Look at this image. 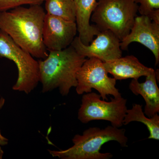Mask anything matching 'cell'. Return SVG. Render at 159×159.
<instances>
[{"label": "cell", "instance_id": "obj_1", "mask_svg": "<svg viewBox=\"0 0 159 159\" xmlns=\"http://www.w3.org/2000/svg\"><path fill=\"white\" fill-rule=\"evenodd\" d=\"M46 14L43 8L37 5L0 11V30L33 57L45 59L48 55L43 39Z\"/></svg>", "mask_w": 159, "mask_h": 159}, {"label": "cell", "instance_id": "obj_2", "mask_svg": "<svg viewBox=\"0 0 159 159\" xmlns=\"http://www.w3.org/2000/svg\"><path fill=\"white\" fill-rule=\"evenodd\" d=\"M49 51L48 57L38 61L42 92L58 89L61 95L67 96L72 88L77 87V72L86 58L72 45L60 51Z\"/></svg>", "mask_w": 159, "mask_h": 159}, {"label": "cell", "instance_id": "obj_3", "mask_svg": "<svg viewBox=\"0 0 159 159\" xmlns=\"http://www.w3.org/2000/svg\"><path fill=\"white\" fill-rule=\"evenodd\" d=\"M125 129L108 125L104 129L90 127L82 135L76 134L72 139L74 145L66 150H48L53 157L61 159H110V152L101 153L102 145L110 141H116L122 147L127 146L128 138Z\"/></svg>", "mask_w": 159, "mask_h": 159}, {"label": "cell", "instance_id": "obj_4", "mask_svg": "<svg viewBox=\"0 0 159 159\" xmlns=\"http://www.w3.org/2000/svg\"><path fill=\"white\" fill-rule=\"evenodd\" d=\"M139 7L134 0H98L91 20L99 31L110 30L121 42L130 32Z\"/></svg>", "mask_w": 159, "mask_h": 159}, {"label": "cell", "instance_id": "obj_5", "mask_svg": "<svg viewBox=\"0 0 159 159\" xmlns=\"http://www.w3.org/2000/svg\"><path fill=\"white\" fill-rule=\"evenodd\" d=\"M0 57L12 61L18 69L14 90L29 94L39 82V64L30 53L18 45L8 34L0 30Z\"/></svg>", "mask_w": 159, "mask_h": 159}, {"label": "cell", "instance_id": "obj_6", "mask_svg": "<svg viewBox=\"0 0 159 159\" xmlns=\"http://www.w3.org/2000/svg\"><path fill=\"white\" fill-rule=\"evenodd\" d=\"M101 98L95 93L84 94L78 112L79 121L87 123L93 120H105L112 126L122 127L127 110V100L121 97L111 98L108 102Z\"/></svg>", "mask_w": 159, "mask_h": 159}, {"label": "cell", "instance_id": "obj_7", "mask_svg": "<svg viewBox=\"0 0 159 159\" xmlns=\"http://www.w3.org/2000/svg\"><path fill=\"white\" fill-rule=\"evenodd\" d=\"M77 79L76 92L78 95L91 93L94 89L103 100H108L109 95L116 98L122 97L116 88V80L108 77L103 62L96 57L86 60L77 72Z\"/></svg>", "mask_w": 159, "mask_h": 159}, {"label": "cell", "instance_id": "obj_8", "mask_svg": "<svg viewBox=\"0 0 159 159\" xmlns=\"http://www.w3.org/2000/svg\"><path fill=\"white\" fill-rule=\"evenodd\" d=\"M120 41L110 30L100 31L88 45L84 44L78 36L71 43L78 54L86 58L96 57L106 62L122 56Z\"/></svg>", "mask_w": 159, "mask_h": 159}, {"label": "cell", "instance_id": "obj_9", "mask_svg": "<svg viewBox=\"0 0 159 159\" xmlns=\"http://www.w3.org/2000/svg\"><path fill=\"white\" fill-rule=\"evenodd\" d=\"M77 31L76 22L46 13L43 29V42L49 51H60L70 46Z\"/></svg>", "mask_w": 159, "mask_h": 159}, {"label": "cell", "instance_id": "obj_10", "mask_svg": "<svg viewBox=\"0 0 159 159\" xmlns=\"http://www.w3.org/2000/svg\"><path fill=\"white\" fill-rule=\"evenodd\" d=\"M133 42H138L148 48L155 57V65L159 62V24L148 16L141 15L135 18L129 34L120 42L121 50L126 51Z\"/></svg>", "mask_w": 159, "mask_h": 159}, {"label": "cell", "instance_id": "obj_11", "mask_svg": "<svg viewBox=\"0 0 159 159\" xmlns=\"http://www.w3.org/2000/svg\"><path fill=\"white\" fill-rule=\"evenodd\" d=\"M103 64L107 72L116 80L129 78L139 80L140 77H146L155 71L142 64L133 55L122 57L103 62Z\"/></svg>", "mask_w": 159, "mask_h": 159}, {"label": "cell", "instance_id": "obj_12", "mask_svg": "<svg viewBox=\"0 0 159 159\" xmlns=\"http://www.w3.org/2000/svg\"><path fill=\"white\" fill-rule=\"evenodd\" d=\"M129 89L133 93L140 95L145 99L144 114L148 118L159 112V89L157 84L155 71L146 76L145 82L139 83L137 79H133L129 84Z\"/></svg>", "mask_w": 159, "mask_h": 159}, {"label": "cell", "instance_id": "obj_13", "mask_svg": "<svg viewBox=\"0 0 159 159\" xmlns=\"http://www.w3.org/2000/svg\"><path fill=\"white\" fill-rule=\"evenodd\" d=\"M76 23L78 37L84 44L88 45L100 31L90 24L91 16L97 4V0H74Z\"/></svg>", "mask_w": 159, "mask_h": 159}, {"label": "cell", "instance_id": "obj_14", "mask_svg": "<svg viewBox=\"0 0 159 159\" xmlns=\"http://www.w3.org/2000/svg\"><path fill=\"white\" fill-rule=\"evenodd\" d=\"M142 106L134 104L132 108L127 109L123 121V125H126L131 122H141L147 127L149 132L148 139L159 140V116L155 114L151 118L145 116L142 110Z\"/></svg>", "mask_w": 159, "mask_h": 159}, {"label": "cell", "instance_id": "obj_15", "mask_svg": "<svg viewBox=\"0 0 159 159\" xmlns=\"http://www.w3.org/2000/svg\"><path fill=\"white\" fill-rule=\"evenodd\" d=\"M47 14L76 22V8L74 0H45Z\"/></svg>", "mask_w": 159, "mask_h": 159}, {"label": "cell", "instance_id": "obj_16", "mask_svg": "<svg viewBox=\"0 0 159 159\" xmlns=\"http://www.w3.org/2000/svg\"><path fill=\"white\" fill-rule=\"evenodd\" d=\"M134 2L140 4L138 11L141 15L148 16L159 24V0H134Z\"/></svg>", "mask_w": 159, "mask_h": 159}, {"label": "cell", "instance_id": "obj_17", "mask_svg": "<svg viewBox=\"0 0 159 159\" xmlns=\"http://www.w3.org/2000/svg\"><path fill=\"white\" fill-rule=\"evenodd\" d=\"M45 0H0V11H8L25 5H41Z\"/></svg>", "mask_w": 159, "mask_h": 159}, {"label": "cell", "instance_id": "obj_18", "mask_svg": "<svg viewBox=\"0 0 159 159\" xmlns=\"http://www.w3.org/2000/svg\"><path fill=\"white\" fill-rule=\"evenodd\" d=\"M5 99L2 97L0 99V110L2 108L5 104ZM8 141L9 140L6 139L5 137L3 136L1 133V130H0V145L1 146H4L8 144Z\"/></svg>", "mask_w": 159, "mask_h": 159}, {"label": "cell", "instance_id": "obj_19", "mask_svg": "<svg viewBox=\"0 0 159 159\" xmlns=\"http://www.w3.org/2000/svg\"><path fill=\"white\" fill-rule=\"evenodd\" d=\"M3 154H4V152H3L2 147H1V146L0 145V159L2 158Z\"/></svg>", "mask_w": 159, "mask_h": 159}]
</instances>
